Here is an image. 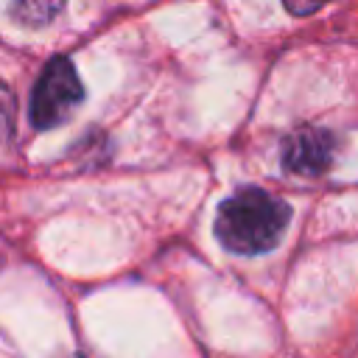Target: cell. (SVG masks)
<instances>
[{
    "label": "cell",
    "mask_w": 358,
    "mask_h": 358,
    "mask_svg": "<svg viewBox=\"0 0 358 358\" xmlns=\"http://www.w3.org/2000/svg\"><path fill=\"white\" fill-rule=\"evenodd\" d=\"M291 218V207L268 190L241 187L221 201L215 215V238L235 255H260L277 246Z\"/></svg>",
    "instance_id": "cell-1"
},
{
    "label": "cell",
    "mask_w": 358,
    "mask_h": 358,
    "mask_svg": "<svg viewBox=\"0 0 358 358\" xmlns=\"http://www.w3.org/2000/svg\"><path fill=\"white\" fill-rule=\"evenodd\" d=\"M84 98V87L70 59L56 56L39 73L31 92V123L36 129L62 126Z\"/></svg>",
    "instance_id": "cell-2"
},
{
    "label": "cell",
    "mask_w": 358,
    "mask_h": 358,
    "mask_svg": "<svg viewBox=\"0 0 358 358\" xmlns=\"http://www.w3.org/2000/svg\"><path fill=\"white\" fill-rule=\"evenodd\" d=\"M336 140L324 129H299L282 143V168L296 176H319L333 162Z\"/></svg>",
    "instance_id": "cell-3"
},
{
    "label": "cell",
    "mask_w": 358,
    "mask_h": 358,
    "mask_svg": "<svg viewBox=\"0 0 358 358\" xmlns=\"http://www.w3.org/2000/svg\"><path fill=\"white\" fill-rule=\"evenodd\" d=\"M64 8V0H11V17L20 25H48L59 11Z\"/></svg>",
    "instance_id": "cell-4"
},
{
    "label": "cell",
    "mask_w": 358,
    "mask_h": 358,
    "mask_svg": "<svg viewBox=\"0 0 358 358\" xmlns=\"http://www.w3.org/2000/svg\"><path fill=\"white\" fill-rule=\"evenodd\" d=\"M330 0H282V6L291 11V14H296V17H308V14H313V11H319L322 6H327Z\"/></svg>",
    "instance_id": "cell-5"
}]
</instances>
